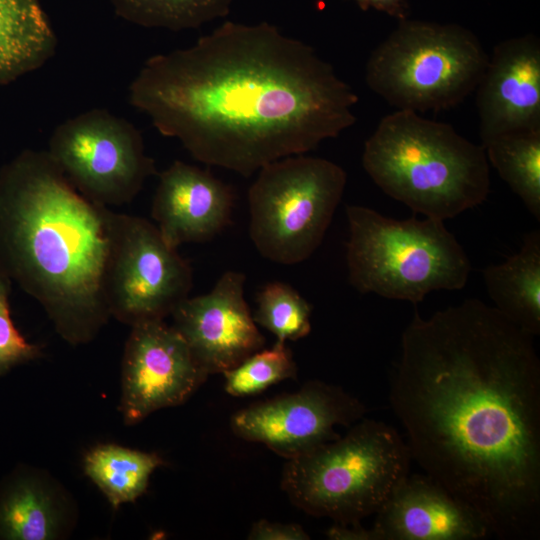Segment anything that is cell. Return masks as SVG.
Here are the masks:
<instances>
[{
	"label": "cell",
	"instance_id": "obj_1",
	"mask_svg": "<svg viewBox=\"0 0 540 540\" xmlns=\"http://www.w3.org/2000/svg\"><path fill=\"white\" fill-rule=\"evenodd\" d=\"M478 299L404 329L389 403L411 458L502 540L540 537V359Z\"/></svg>",
	"mask_w": 540,
	"mask_h": 540
},
{
	"label": "cell",
	"instance_id": "obj_2",
	"mask_svg": "<svg viewBox=\"0 0 540 540\" xmlns=\"http://www.w3.org/2000/svg\"><path fill=\"white\" fill-rule=\"evenodd\" d=\"M358 96L310 45L267 22L226 21L147 59L129 101L197 161L249 177L351 127Z\"/></svg>",
	"mask_w": 540,
	"mask_h": 540
},
{
	"label": "cell",
	"instance_id": "obj_3",
	"mask_svg": "<svg viewBox=\"0 0 540 540\" xmlns=\"http://www.w3.org/2000/svg\"><path fill=\"white\" fill-rule=\"evenodd\" d=\"M117 212L83 196L46 150L0 170V274L36 299L71 345L111 317L106 298Z\"/></svg>",
	"mask_w": 540,
	"mask_h": 540
},
{
	"label": "cell",
	"instance_id": "obj_4",
	"mask_svg": "<svg viewBox=\"0 0 540 540\" xmlns=\"http://www.w3.org/2000/svg\"><path fill=\"white\" fill-rule=\"evenodd\" d=\"M362 165L385 194L436 220L481 205L490 192L483 146L410 110L380 120L365 141Z\"/></svg>",
	"mask_w": 540,
	"mask_h": 540
},
{
	"label": "cell",
	"instance_id": "obj_5",
	"mask_svg": "<svg viewBox=\"0 0 540 540\" xmlns=\"http://www.w3.org/2000/svg\"><path fill=\"white\" fill-rule=\"evenodd\" d=\"M411 462L394 427L362 418L345 436L287 460L281 488L309 515L356 524L380 509L410 474Z\"/></svg>",
	"mask_w": 540,
	"mask_h": 540
},
{
	"label": "cell",
	"instance_id": "obj_6",
	"mask_svg": "<svg viewBox=\"0 0 540 540\" xmlns=\"http://www.w3.org/2000/svg\"><path fill=\"white\" fill-rule=\"evenodd\" d=\"M346 216L348 278L360 293L415 305L432 291L465 287L471 263L444 221L397 220L360 205H347Z\"/></svg>",
	"mask_w": 540,
	"mask_h": 540
},
{
	"label": "cell",
	"instance_id": "obj_7",
	"mask_svg": "<svg viewBox=\"0 0 540 540\" xmlns=\"http://www.w3.org/2000/svg\"><path fill=\"white\" fill-rule=\"evenodd\" d=\"M488 59L471 30L406 18L371 52L365 81L396 110L438 112L475 92Z\"/></svg>",
	"mask_w": 540,
	"mask_h": 540
},
{
	"label": "cell",
	"instance_id": "obj_8",
	"mask_svg": "<svg viewBox=\"0 0 540 540\" xmlns=\"http://www.w3.org/2000/svg\"><path fill=\"white\" fill-rule=\"evenodd\" d=\"M248 191L249 235L262 257L293 265L321 245L342 199L347 175L319 157L292 155L258 171Z\"/></svg>",
	"mask_w": 540,
	"mask_h": 540
},
{
	"label": "cell",
	"instance_id": "obj_9",
	"mask_svg": "<svg viewBox=\"0 0 540 540\" xmlns=\"http://www.w3.org/2000/svg\"><path fill=\"white\" fill-rule=\"evenodd\" d=\"M46 151L83 196L105 207L131 202L157 174L141 132L106 109H90L59 124Z\"/></svg>",
	"mask_w": 540,
	"mask_h": 540
},
{
	"label": "cell",
	"instance_id": "obj_10",
	"mask_svg": "<svg viewBox=\"0 0 540 540\" xmlns=\"http://www.w3.org/2000/svg\"><path fill=\"white\" fill-rule=\"evenodd\" d=\"M189 262L163 238L156 224L117 213L106 277L111 317L131 326L164 320L189 296Z\"/></svg>",
	"mask_w": 540,
	"mask_h": 540
},
{
	"label": "cell",
	"instance_id": "obj_11",
	"mask_svg": "<svg viewBox=\"0 0 540 540\" xmlns=\"http://www.w3.org/2000/svg\"><path fill=\"white\" fill-rule=\"evenodd\" d=\"M366 412V406L340 386L311 380L294 393L238 410L230 427L236 436L262 443L289 460L336 440V425L352 426Z\"/></svg>",
	"mask_w": 540,
	"mask_h": 540
},
{
	"label": "cell",
	"instance_id": "obj_12",
	"mask_svg": "<svg viewBox=\"0 0 540 540\" xmlns=\"http://www.w3.org/2000/svg\"><path fill=\"white\" fill-rule=\"evenodd\" d=\"M209 375L164 320L131 326L121 368L120 411L126 425L183 404Z\"/></svg>",
	"mask_w": 540,
	"mask_h": 540
},
{
	"label": "cell",
	"instance_id": "obj_13",
	"mask_svg": "<svg viewBox=\"0 0 540 540\" xmlns=\"http://www.w3.org/2000/svg\"><path fill=\"white\" fill-rule=\"evenodd\" d=\"M245 281L243 273L226 271L210 292L188 296L171 313L172 326L208 375L223 374L264 347L244 298Z\"/></svg>",
	"mask_w": 540,
	"mask_h": 540
},
{
	"label": "cell",
	"instance_id": "obj_14",
	"mask_svg": "<svg viewBox=\"0 0 540 540\" xmlns=\"http://www.w3.org/2000/svg\"><path fill=\"white\" fill-rule=\"evenodd\" d=\"M481 145L517 130L540 129V41L533 34L494 46L475 89Z\"/></svg>",
	"mask_w": 540,
	"mask_h": 540
},
{
	"label": "cell",
	"instance_id": "obj_15",
	"mask_svg": "<svg viewBox=\"0 0 540 540\" xmlns=\"http://www.w3.org/2000/svg\"><path fill=\"white\" fill-rule=\"evenodd\" d=\"M372 540H481L483 519L427 474L405 477L375 513Z\"/></svg>",
	"mask_w": 540,
	"mask_h": 540
},
{
	"label": "cell",
	"instance_id": "obj_16",
	"mask_svg": "<svg viewBox=\"0 0 540 540\" xmlns=\"http://www.w3.org/2000/svg\"><path fill=\"white\" fill-rule=\"evenodd\" d=\"M234 199L209 171L177 160L159 174L151 216L170 246L202 243L230 223Z\"/></svg>",
	"mask_w": 540,
	"mask_h": 540
},
{
	"label": "cell",
	"instance_id": "obj_17",
	"mask_svg": "<svg viewBox=\"0 0 540 540\" xmlns=\"http://www.w3.org/2000/svg\"><path fill=\"white\" fill-rule=\"evenodd\" d=\"M76 522L68 492L47 473L30 471L10 482L0 496V538L56 540Z\"/></svg>",
	"mask_w": 540,
	"mask_h": 540
},
{
	"label": "cell",
	"instance_id": "obj_18",
	"mask_svg": "<svg viewBox=\"0 0 540 540\" xmlns=\"http://www.w3.org/2000/svg\"><path fill=\"white\" fill-rule=\"evenodd\" d=\"M494 307L525 332L540 334V231L523 237L519 251L482 271Z\"/></svg>",
	"mask_w": 540,
	"mask_h": 540
},
{
	"label": "cell",
	"instance_id": "obj_19",
	"mask_svg": "<svg viewBox=\"0 0 540 540\" xmlns=\"http://www.w3.org/2000/svg\"><path fill=\"white\" fill-rule=\"evenodd\" d=\"M57 45L39 0H0V85L42 67Z\"/></svg>",
	"mask_w": 540,
	"mask_h": 540
},
{
	"label": "cell",
	"instance_id": "obj_20",
	"mask_svg": "<svg viewBox=\"0 0 540 540\" xmlns=\"http://www.w3.org/2000/svg\"><path fill=\"white\" fill-rule=\"evenodd\" d=\"M162 465L164 461L156 453L113 443L94 446L83 459L85 475L114 509L143 495L152 473Z\"/></svg>",
	"mask_w": 540,
	"mask_h": 540
},
{
	"label": "cell",
	"instance_id": "obj_21",
	"mask_svg": "<svg viewBox=\"0 0 540 540\" xmlns=\"http://www.w3.org/2000/svg\"><path fill=\"white\" fill-rule=\"evenodd\" d=\"M482 146L488 162L540 221V129L501 134Z\"/></svg>",
	"mask_w": 540,
	"mask_h": 540
},
{
	"label": "cell",
	"instance_id": "obj_22",
	"mask_svg": "<svg viewBox=\"0 0 540 540\" xmlns=\"http://www.w3.org/2000/svg\"><path fill=\"white\" fill-rule=\"evenodd\" d=\"M116 15L146 28L196 29L223 18L233 0H109Z\"/></svg>",
	"mask_w": 540,
	"mask_h": 540
},
{
	"label": "cell",
	"instance_id": "obj_23",
	"mask_svg": "<svg viewBox=\"0 0 540 540\" xmlns=\"http://www.w3.org/2000/svg\"><path fill=\"white\" fill-rule=\"evenodd\" d=\"M253 315L256 324L271 332L276 341H297L311 331V304L291 285L274 281L257 294Z\"/></svg>",
	"mask_w": 540,
	"mask_h": 540
},
{
	"label": "cell",
	"instance_id": "obj_24",
	"mask_svg": "<svg viewBox=\"0 0 540 540\" xmlns=\"http://www.w3.org/2000/svg\"><path fill=\"white\" fill-rule=\"evenodd\" d=\"M297 366L286 343L276 341L269 349H261L237 366L223 373L225 390L234 397L256 395L289 378H295Z\"/></svg>",
	"mask_w": 540,
	"mask_h": 540
},
{
	"label": "cell",
	"instance_id": "obj_25",
	"mask_svg": "<svg viewBox=\"0 0 540 540\" xmlns=\"http://www.w3.org/2000/svg\"><path fill=\"white\" fill-rule=\"evenodd\" d=\"M11 280L0 274V376L12 367L42 356V348L28 342L15 327L8 296Z\"/></svg>",
	"mask_w": 540,
	"mask_h": 540
},
{
	"label": "cell",
	"instance_id": "obj_26",
	"mask_svg": "<svg viewBox=\"0 0 540 540\" xmlns=\"http://www.w3.org/2000/svg\"><path fill=\"white\" fill-rule=\"evenodd\" d=\"M247 538L249 540H309L310 536L299 524L261 519L252 525Z\"/></svg>",
	"mask_w": 540,
	"mask_h": 540
},
{
	"label": "cell",
	"instance_id": "obj_27",
	"mask_svg": "<svg viewBox=\"0 0 540 540\" xmlns=\"http://www.w3.org/2000/svg\"><path fill=\"white\" fill-rule=\"evenodd\" d=\"M366 11L375 9L399 20L408 18L410 0H352Z\"/></svg>",
	"mask_w": 540,
	"mask_h": 540
}]
</instances>
